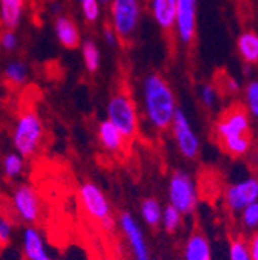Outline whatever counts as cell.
<instances>
[{
    "label": "cell",
    "instance_id": "obj_1",
    "mask_svg": "<svg viewBox=\"0 0 258 260\" xmlns=\"http://www.w3.org/2000/svg\"><path fill=\"white\" fill-rule=\"evenodd\" d=\"M142 106L149 124L164 132L170 127L175 115L176 100L169 82L158 73H152L144 79L142 84Z\"/></svg>",
    "mask_w": 258,
    "mask_h": 260
},
{
    "label": "cell",
    "instance_id": "obj_2",
    "mask_svg": "<svg viewBox=\"0 0 258 260\" xmlns=\"http://www.w3.org/2000/svg\"><path fill=\"white\" fill-rule=\"evenodd\" d=\"M45 128L41 116L33 109H25L19 113L13 128L14 152L23 158L34 156L44 141Z\"/></svg>",
    "mask_w": 258,
    "mask_h": 260
},
{
    "label": "cell",
    "instance_id": "obj_3",
    "mask_svg": "<svg viewBox=\"0 0 258 260\" xmlns=\"http://www.w3.org/2000/svg\"><path fill=\"white\" fill-rule=\"evenodd\" d=\"M79 202L84 212L91 220L99 223L107 231L113 230L115 220H113L112 206L101 186H98L93 181L82 183L79 187Z\"/></svg>",
    "mask_w": 258,
    "mask_h": 260
},
{
    "label": "cell",
    "instance_id": "obj_4",
    "mask_svg": "<svg viewBox=\"0 0 258 260\" xmlns=\"http://www.w3.org/2000/svg\"><path fill=\"white\" fill-rule=\"evenodd\" d=\"M167 193H169V205L176 211H179L182 215L192 214L198 205L197 181L189 171L176 169L170 175Z\"/></svg>",
    "mask_w": 258,
    "mask_h": 260
},
{
    "label": "cell",
    "instance_id": "obj_5",
    "mask_svg": "<svg viewBox=\"0 0 258 260\" xmlns=\"http://www.w3.org/2000/svg\"><path fill=\"white\" fill-rule=\"evenodd\" d=\"M107 119L124 135L125 140L133 138L138 132V112L133 100L127 93H116L107 106Z\"/></svg>",
    "mask_w": 258,
    "mask_h": 260
},
{
    "label": "cell",
    "instance_id": "obj_6",
    "mask_svg": "<svg viewBox=\"0 0 258 260\" xmlns=\"http://www.w3.org/2000/svg\"><path fill=\"white\" fill-rule=\"evenodd\" d=\"M215 135L219 143L240 138L252 137L250 115L243 104H234L226 109L215 124Z\"/></svg>",
    "mask_w": 258,
    "mask_h": 260
},
{
    "label": "cell",
    "instance_id": "obj_7",
    "mask_svg": "<svg viewBox=\"0 0 258 260\" xmlns=\"http://www.w3.org/2000/svg\"><path fill=\"white\" fill-rule=\"evenodd\" d=\"M11 211L23 223L34 224L42 214V202L38 190L28 184L20 183L11 192Z\"/></svg>",
    "mask_w": 258,
    "mask_h": 260
},
{
    "label": "cell",
    "instance_id": "obj_8",
    "mask_svg": "<svg viewBox=\"0 0 258 260\" xmlns=\"http://www.w3.org/2000/svg\"><path fill=\"white\" fill-rule=\"evenodd\" d=\"M169 128L172 130L178 152L187 159H195L200 153L201 141L195 132V128L192 127L187 115L181 109L175 110V115L172 118Z\"/></svg>",
    "mask_w": 258,
    "mask_h": 260
},
{
    "label": "cell",
    "instance_id": "obj_9",
    "mask_svg": "<svg viewBox=\"0 0 258 260\" xmlns=\"http://www.w3.org/2000/svg\"><path fill=\"white\" fill-rule=\"evenodd\" d=\"M138 0H112V20L116 38L127 41L136 29L139 20Z\"/></svg>",
    "mask_w": 258,
    "mask_h": 260
},
{
    "label": "cell",
    "instance_id": "obj_10",
    "mask_svg": "<svg viewBox=\"0 0 258 260\" xmlns=\"http://www.w3.org/2000/svg\"><path fill=\"white\" fill-rule=\"evenodd\" d=\"M224 202L228 209L234 214H240L246 206L258 202V180L255 177H246L228 186L224 192Z\"/></svg>",
    "mask_w": 258,
    "mask_h": 260
},
{
    "label": "cell",
    "instance_id": "obj_11",
    "mask_svg": "<svg viewBox=\"0 0 258 260\" xmlns=\"http://www.w3.org/2000/svg\"><path fill=\"white\" fill-rule=\"evenodd\" d=\"M119 228L124 234V237L128 242L130 251L135 257V260H150L149 246L144 237V231L139 224V221L130 214V212H122L119 215Z\"/></svg>",
    "mask_w": 258,
    "mask_h": 260
},
{
    "label": "cell",
    "instance_id": "obj_12",
    "mask_svg": "<svg viewBox=\"0 0 258 260\" xmlns=\"http://www.w3.org/2000/svg\"><path fill=\"white\" fill-rule=\"evenodd\" d=\"M175 23L181 41L190 44L197 31V0H176Z\"/></svg>",
    "mask_w": 258,
    "mask_h": 260
},
{
    "label": "cell",
    "instance_id": "obj_13",
    "mask_svg": "<svg viewBox=\"0 0 258 260\" xmlns=\"http://www.w3.org/2000/svg\"><path fill=\"white\" fill-rule=\"evenodd\" d=\"M22 251L26 260H44L50 255L44 234L33 224L25 226L22 231Z\"/></svg>",
    "mask_w": 258,
    "mask_h": 260
},
{
    "label": "cell",
    "instance_id": "obj_14",
    "mask_svg": "<svg viewBox=\"0 0 258 260\" xmlns=\"http://www.w3.org/2000/svg\"><path fill=\"white\" fill-rule=\"evenodd\" d=\"M182 260H212V246L207 237L193 233L184 243Z\"/></svg>",
    "mask_w": 258,
    "mask_h": 260
},
{
    "label": "cell",
    "instance_id": "obj_15",
    "mask_svg": "<svg viewBox=\"0 0 258 260\" xmlns=\"http://www.w3.org/2000/svg\"><path fill=\"white\" fill-rule=\"evenodd\" d=\"M56 35L59 42L68 48V50H76L81 45V31L76 22L68 17V16H60L56 20Z\"/></svg>",
    "mask_w": 258,
    "mask_h": 260
},
{
    "label": "cell",
    "instance_id": "obj_16",
    "mask_svg": "<svg viewBox=\"0 0 258 260\" xmlns=\"http://www.w3.org/2000/svg\"><path fill=\"white\" fill-rule=\"evenodd\" d=\"M98 140L104 150L108 153H119L125 146V138L119 130L108 121H102L98 125Z\"/></svg>",
    "mask_w": 258,
    "mask_h": 260
},
{
    "label": "cell",
    "instance_id": "obj_17",
    "mask_svg": "<svg viewBox=\"0 0 258 260\" xmlns=\"http://www.w3.org/2000/svg\"><path fill=\"white\" fill-rule=\"evenodd\" d=\"M152 13L163 29H172L176 20V0H152Z\"/></svg>",
    "mask_w": 258,
    "mask_h": 260
},
{
    "label": "cell",
    "instance_id": "obj_18",
    "mask_svg": "<svg viewBox=\"0 0 258 260\" xmlns=\"http://www.w3.org/2000/svg\"><path fill=\"white\" fill-rule=\"evenodd\" d=\"M25 0H0V20L7 29H14L22 17Z\"/></svg>",
    "mask_w": 258,
    "mask_h": 260
},
{
    "label": "cell",
    "instance_id": "obj_19",
    "mask_svg": "<svg viewBox=\"0 0 258 260\" xmlns=\"http://www.w3.org/2000/svg\"><path fill=\"white\" fill-rule=\"evenodd\" d=\"M26 158L19 155L17 152H8L4 155L2 161H0V169L5 178L8 180H19L26 168Z\"/></svg>",
    "mask_w": 258,
    "mask_h": 260
},
{
    "label": "cell",
    "instance_id": "obj_20",
    "mask_svg": "<svg viewBox=\"0 0 258 260\" xmlns=\"http://www.w3.org/2000/svg\"><path fill=\"white\" fill-rule=\"evenodd\" d=\"M238 53L247 63H256L258 62V36L255 31H244L240 35L238 42Z\"/></svg>",
    "mask_w": 258,
    "mask_h": 260
},
{
    "label": "cell",
    "instance_id": "obj_21",
    "mask_svg": "<svg viewBox=\"0 0 258 260\" xmlns=\"http://www.w3.org/2000/svg\"><path fill=\"white\" fill-rule=\"evenodd\" d=\"M139 212H141L142 221L145 224L155 228V226L161 224V217H163V205H161L156 199L149 197V199L142 200Z\"/></svg>",
    "mask_w": 258,
    "mask_h": 260
},
{
    "label": "cell",
    "instance_id": "obj_22",
    "mask_svg": "<svg viewBox=\"0 0 258 260\" xmlns=\"http://www.w3.org/2000/svg\"><path fill=\"white\" fill-rule=\"evenodd\" d=\"M221 146L229 155L235 158H241L249 153L252 147V137H240V138L228 140V141H223Z\"/></svg>",
    "mask_w": 258,
    "mask_h": 260
},
{
    "label": "cell",
    "instance_id": "obj_23",
    "mask_svg": "<svg viewBox=\"0 0 258 260\" xmlns=\"http://www.w3.org/2000/svg\"><path fill=\"white\" fill-rule=\"evenodd\" d=\"M82 56H84V62L85 67L90 73L98 72L99 69V60H101V54H99V48L93 41H87L82 45Z\"/></svg>",
    "mask_w": 258,
    "mask_h": 260
},
{
    "label": "cell",
    "instance_id": "obj_24",
    "mask_svg": "<svg viewBox=\"0 0 258 260\" xmlns=\"http://www.w3.org/2000/svg\"><path fill=\"white\" fill-rule=\"evenodd\" d=\"M182 214L179 211H176L175 208H172L170 205H167L166 208H163V217H161V224L164 226V230L167 233H176L181 224H182Z\"/></svg>",
    "mask_w": 258,
    "mask_h": 260
},
{
    "label": "cell",
    "instance_id": "obj_25",
    "mask_svg": "<svg viewBox=\"0 0 258 260\" xmlns=\"http://www.w3.org/2000/svg\"><path fill=\"white\" fill-rule=\"evenodd\" d=\"M5 81L14 87L17 85H22L25 84L26 81V76H28V72H26V67H25V63L22 62H11L8 67L5 69Z\"/></svg>",
    "mask_w": 258,
    "mask_h": 260
},
{
    "label": "cell",
    "instance_id": "obj_26",
    "mask_svg": "<svg viewBox=\"0 0 258 260\" xmlns=\"http://www.w3.org/2000/svg\"><path fill=\"white\" fill-rule=\"evenodd\" d=\"M240 218H241V224L247 233H252L256 230L258 226V202L252 203L249 206H246L241 212H240Z\"/></svg>",
    "mask_w": 258,
    "mask_h": 260
},
{
    "label": "cell",
    "instance_id": "obj_27",
    "mask_svg": "<svg viewBox=\"0 0 258 260\" xmlns=\"http://www.w3.org/2000/svg\"><path fill=\"white\" fill-rule=\"evenodd\" d=\"M229 260H252L249 249H247V240L241 237H235L229 245Z\"/></svg>",
    "mask_w": 258,
    "mask_h": 260
},
{
    "label": "cell",
    "instance_id": "obj_28",
    "mask_svg": "<svg viewBox=\"0 0 258 260\" xmlns=\"http://www.w3.org/2000/svg\"><path fill=\"white\" fill-rule=\"evenodd\" d=\"M246 110L250 116H258V82L252 81L246 87Z\"/></svg>",
    "mask_w": 258,
    "mask_h": 260
},
{
    "label": "cell",
    "instance_id": "obj_29",
    "mask_svg": "<svg viewBox=\"0 0 258 260\" xmlns=\"http://www.w3.org/2000/svg\"><path fill=\"white\" fill-rule=\"evenodd\" d=\"M14 236V221L5 215L0 214V246H5L13 240Z\"/></svg>",
    "mask_w": 258,
    "mask_h": 260
},
{
    "label": "cell",
    "instance_id": "obj_30",
    "mask_svg": "<svg viewBox=\"0 0 258 260\" xmlns=\"http://www.w3.org/2000/svg\"><path fill=\"white\" fill-rule=\"evenodd\" d=\"M82 13L87 22L93 23L99 17V2L98 0H81Z\"/></svg>",
    "mask_w": 258,
    "mask_h": 260
},
{
    "label": "cell",
    "instance_id": "obj_31",
    "mask_svg": "<svg viewBox=\"0 0 258 260\" xmlns=\"http://www.w3.org/2000/svg\"><path fill=\"white\" fill-rule=\"evenodd\" d=\"M200 96H201V103L206 107L212 109L216 104V101H218V88L215 85H209V84L203 85L201 91H200Z\"/></svg>",
    "mask_w": 258,
    "mask_h": 260
},
{
    "label": "cell",
    "instance_id": "obj_32",
    "mask_svg": "<svg viewBox=\"0 0 258 260\" xmlns=\"http://www.w3.org/2000/svg\"><path fill=\"white\" fill-rule=\"evenodd\" d=\"M0 44H2V47L8 51L14 50L16 45H17V36L14 35L13 29H7L2 32V36H0Z\"/></svg>",
    "mask_w": 258,
    "mask_h": 260
},
{
    "label": "cell",
    "instance_id": "obj_33",
    "mask_svg": "<svg viewBox=\"0 0 258 260\" xmlns=\"http://www.w3.org/2000/svg\"><path fill=\"white\" fill-rule=\"evenodd\" d=\"M247 249H249L250 258L258 260V234L256 233H253L250 239L247 240Z\"/></svg>",
    "mask_w": 258,
    "mask_h": 260
},
{
    "label": "cell",
    "instance_id": "obj_34",
    "mask_svg": "<svg viewBox=\"0 0 258 260\" xmlns=\"http://www.w3.org/2000/svg\"><path fill=\"white\" fill-rule=\"evenodd\" d=\"M104 36H105V41L110 45H115V42H116V32H115V29H113L112 25H105V28H104Z\"/></svg>",
    "mask_w": 258,
    "mask_h": 260
},
{
    "label": "cell",
    "instance_id": "obj_35",
    "mask_svg": "<svg viewBox=\"0 0 258 260\" xmlns=\"http://www.w3.org/2000/svg\"><path fill=\"white\" fill-rule=\"evenodd\" d=\"M2 200H4V193H2V184H0V205H2Z\"/></svg>",
    "mask_w": 258,
    "mask_h": 260
},
{
    "label": "cell",
    "instance_id": "obj_36",
    "mask_svg": "<svg viewBox=\"0 0 258 260\" xmlns=\"http://www.w3.org/2000/svg\"><path fill=\"white\" fill-rule=\"evenodd\" d=\"M44 260H54V258H53V257H51V255H47V257H45V258H44Z\"/></svg>",
    "mask_w": 258,
    "mask_h": 260
},
{
    "label": "cell",
    "instance_id": "obj_37",
    "mask_svg": "<svg viewBox=\"0 0 258 260\" xmlns=\"http://www.w3.org/2000/svg\"><path fill=\"white\" fill-rule=\"evenodd\" d=\"M98 2H102V4H107V2H108V0H98Z\"/></svg>",
    "mask_w": 258,
    "mask_h": 260
}]
</instances>
